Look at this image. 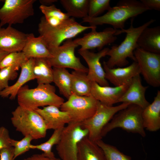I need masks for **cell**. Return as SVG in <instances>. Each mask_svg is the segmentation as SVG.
<instances>
[{
    "label": "cell",
    "instance_id": "836d02e7",
    "mask_svg": "<svg viewBox=\"0 0 160 160\" xmlns=\"http://www.w3.org/2000/svg\"><path fill=\"white\" fill-rule=\"evenodd\" d=\"M33 140L32 137L29 135L25 136L20 140L10 139V142L11 145L14 148V160L31 149V142Z\"/></svg>",
    "mask_w": 160,
    "mask_h": 160
},
{
    "label": "cell",
    "instance_id": "ffe728a7",
    "mask_svg": "<svg viewBox=\"0 0 160 160\" xmlns=\"http://www.w3.org/2000/svg\"><path fill=\"white\" fill-rule=\"evenodd\" d=\"M34 62V58H30L22 65L20 73L17 80L13 84L0 91V97L3 98L9 97L10 99H14L19 90L24 84L36 79L33 71Z\"/></svg>",
    "mask_w": 160,
    "mask_h": 160
},
{
    "label": "cell",
    "instance_id": "60d3db41",
    "mask_svg": "<svg viewBox=\"0 0 160 160\" xmlns=\"http://www.w3.org/2000/svg\"><path fill=\"white\" fill-rule=\"evenodd\" d=\"M9 53L0 49V64L4 58Z\"/></svg>",
    "mask_w": 160,
    "mask_h": 160
},
{
    "label": "cell",
    "instance_id": "484cf974",
    "mask_svg": "<svg viewBox=\"0 0 160 160\" xmlns=\"http://www.w3.org/2000/svg\"><path fill=\"white\" fill-rule=\"evenodd\" d=\"M87 73L74 71L71 73L72 94L80 96L91 95L92 81L88 78Z\"/></svg>",
    "mask_w": 160,
    "mask_h": 160
},
{
    "label": "cell",
    "instance_id": "d6986e66",
    "mask_svg": "<svg viewBox=\"0 0 160 160\" xmlns=\"http://www.w3.org/2000/svg\"><path fill=\"white\" fill-rule=\"evenodd\" d=\"M59 108L55 106L49 105L35 110L43 118L47 130H55L63 128L65 124L71 122L69 114Z\"/></svg>",
    "mask_w": 160,
    "mask_h": 160
},
{
    "label": "cell",
    "instance_id": "d6a6232c",
    "mask_svg": "<svg viewBox=\"0 0 160 160\" xmlns=\"http://www.w3.org/2000/svg\"><path fill=\"white\" fill-rule=\"evenodd\" d=\"M110 0H89L88 16L95 17L111 7Z\"/></svg>",
    "mask_w": 160,
    "mask_h": 160
},
{
    "label": "cell",
    "instance_id": "7402d4cb",
    "mask_svg": "<svg viewBox=\"0 0 160 160\" xmlns=\"http://www.w3.org/2000/svg\"><path fill=\"white\" fill-rule=\"evenodd\" d=\"M22 51L28 59L52 57L42 37L39 36L36 37L32 33L28 34Z\"/></svg>",
    "mask_w": 160,
    "mask_h": 160
},
{
    "label": "cell",
    "instance_id": "e575fe53",
    "mask_svg": "<svg viewBox=\"0 0 160 160\" xmlns=\"http://www.w3.org/2000/svg\"><path fill=\"white\" fill-rule=\"evenodd\" d=\"M20 67L11 66L0 69V91L9 86V81L15 79Z\"/></svg>",
    "mask_w": 160,
    "mask_h": 160
},
{
    "label": "cell",
    "instance_id": "1f68e13d",
    "mask_svg": "<svg viewBox=\"0 0 160 160\" xmlns=\"http://www.w3.org/2000/svg\"><path fill=\"white\" fill-rule=\"evenodd\" d=\"M28 59L22 51L9 53L1 62L0 69L11 66L20 68L22 65Z\"/></svg>",
    "mask_w": 160,
    "mask_h": 160
},
{
    "label": "cell",
    "instance_id": "8992f818",
    "mask_svg": "<svg viewBox=\"0 0 160 160\" xmlns=\"http://www.w3.org/2000/svg\"><path fill=\"white\" fill-rule=\"evenodd\" d=\"M143 110L137 105L130 104L118 112L103 129L102 137L113 129L118 128L128 132L138 134L145 137L146 133L142 116Z\"/></svg>",
    "mask_w": 160,
    "mask_h": 160
},
{
    "label": "cell",
    "instance_id": "277c9868",
    "mask_svg": "<svg viewBox=\"0 0 160 160\" xmlns=\"http://www.w3.org/2000/svg\"><path fill=\"white\" fill-rule=\"evenodd\" d=\"M97 26H84L70 17L55 26L50 25L44 17H41L38 25V31L48 48L57 47L65 40L74 37L82 32Z\"/></svg>",
    "mask_w": 160,
    "mask_h": 160
},
{
    "label": "cell",
    "instance_id": "4316f807",
    "mask_svg": "<svg viewBox=\"0 0 160 160\" xmlns=\"http://www.w3.org/2000/svg\"><path fill=\"white\" fill-rule=\"evenodd\" d=\"M53 82L61 94L68 99L72 94L71 74L65 68L53 67Z\"/></svg>",
    "mask_w": 160,
    "mask_h": 160
},
{
    "label": "cell",
    "instance_id": "4dcf8cb0",
    "mask_svg": "<svg viewBox=\"0 0 160 160\" xmlns=\"http://www.w3.org/2000/svg\"><path fill=\"white\" fill-rule=\"evenodd\" d=\"M96 143L103 151L107 160H132L130 156L124 154L115 146L105 143L102 139Z\"/></svg>",
    "mask_w": 160,
    "mask_h": 160
},
{
    "label": "cell",
    "instance_id": "ab89813d",
    "mask_svg": "<svg viewBox=\"0 0 160 160\" xmlns=\"http://www.w3.org/2000/svg\"><path fill=\"white\" fill-rule=\"evenodd\" d=\"M57 1L56 0H40L39 2L42 5L49 6L53 4V3Z\"/></svg>",
    "mask_w": 160,
    "mask_h": 160
},
{
    "label": "cell",
    "instance_id": "7c38bea8",
    "mask_svg": "<svg viewBox=\"0 0 160 160\" xmlns=\"http://www.w3.org/2000/svg\"><path fill=\"white\" fill-rule=\"evenodd\" d=\"M134 54L140 73L146 82L153 87L160 86V54L137 48Z\"/></svg>",
    "mask_w": 160,
    "mask_h": 160
},
{
    "label": "cell",
    "instance_id": "6da1fadb",
    "mask_svg": "<svg viewBox=\"0 0 160 160\" xmlns=\"http://www.w3.org/2000/svg\"><path fill=\"white\" fill-rule=\"evenodd\" d=\"M150 10L140 1L136 0H122L111 7L103 15L95 17L88 16L82 19L83 22L96 26L104 24L111 25L116 30L124 28L126 21Z\"/></svg>",
    "mask_w": 160,
    "mask_h": 160
},
{
    "label": "cell",
    "instance_id": "52a82bcc",
    "mask_svg": "<svg viewBox=\"0 0 160 160\" xmlns=\"http://www.w3.org/2000/svg\"><path fill=\"white\" fill-rule=\"evenodd\" d=\"M88 131L81 123L71 122L65 127L56 150L61 160H78V146L79 142L88 136Z\"/></svg>",
    "mask_w": 160,
    "mask_h": 160
},
{
    "label": "cell",
    "instance_id": "44dd1931",
    "mask_svg": "<svg viewBox=\"0 0 160 160\" xmlns=\"http://www.w3.org/2000/svg\"><path fill=\"white\" fill-rule=\"evenodd\" d=\"M142 116L144 128L151 132L160 128V91L158 90L153 101L143 110Z\"/></svg>",
    "mask_w": 160,
    "mask_h": 160
},
{
    "label": "cell",
    "instance_id": "8d00e7d4",
    "mask_svg": "<svg viewBox=\"0 0 160 160\" xmlns=\"http://www.w3.org/2000/svg\"><path fill=\"white\" fill-rule=\"evenodd\" d=\"M14 148L12 146L0 150V160H14Z\"/></svg>",
    "mask_w": 160,
    "mask_h": 160
},
{
    "label": "cell",
    "instance_id": "f1b7e54d",
    "mask_svg": "<svg viewBox=\"0 0 160 160\" xmlns=\"http://www.w3.org/2000/svg\"><path fill=\"white\" fill-rule=\"evenodd\" d=\"M39 8L47 23L53 26L58 25L70 17L53 4L49 6L41 5Z\"/></svg>",
    "mask_w": 160,
    "mask_h": 160
},
{
    "label": "cell",
    "instance_id": "f35d334b",
    "mask_svg": "<svg viewBox=\"0 0 160 160\" xmlns=\"http://www.w3.org/2000/svg\"><path fill=\"white\" fill-rule=\"evenodd\" d=\"M23 160H61L60 158L56 157L50 158L44 155L43 153L36 154L25 158Z\"/></svg>",
    "mask_w": 160,
    "mask_h": 160
},
{
    "label": "cell",
    "instance_id": "603a6c76",
    "mask_svg": "<svg viewBox=\"0 0 160 160\" xmlns=\"http://www.w3.org/2000/svg\"><path fill=\"white\" fill-rule=\"evenodd\" d=\"M137 44L138 48L160 54V26L145 28L139 36Z\"/></svg>",
    "mask_w": 160,
    "mask_h": 160
},
{
    "label": "cell",
    "instance_id": "d4e9b609",
    "mask_svg": "<svg viewBox=\"0 0 160 160\" xmlns=\"http://www.w3.org/2000/svg\"><path fill=\"white\" fill-rule=\"evenodd\" d=\"M52 67L47 58H34L33 71L38 84H50L53 82Z\"/></svg>",
    "mask_w": 160,
    "mask_h": 160
},
{
    "label": "cell",
    "instance_id": "5b68a950",
    "mask_svg": "<svg viewBox=\"0 0 160 160\" xmlns=\"http://www.w3.org/2000/svg\"><path fill=\"white\" fill-rule=\"evenodd\" d=\"M11 121L16 130L33 140L45 137L47 129L41 116L35 110L18 105L12 113Z\"/></svg>",
    "mask_w": 160,
    "mask_h": 160
},
{
    "label": "cell",
    "instance_id": "cb8c5ba5",
    "mask_svg": "<svg viewBox=\"0 0 160 160\" xmlns=\"http://www.w3.org/2000/svg\"><path fill=\"white\" fill-rule=\"evenodd\" d=\"M78 157V160H107L101 148L88 136L79 143Z\"/></svg>",
    "mask_w": 160,
    "mask_h": 160
},
{
    "label": "cell",
    "instance_id": "83f0119b",
    "mask_svg": "<svg viewBox=\"0 0 160 160\" xmlns=\"http://www.w3.org/2000/svg\"><path fill=\"white\" fill-rule=\"evenodd\" d=\"M60 2L70 17L83 19L88 16L89 0H61Z\"/></svg>",
    "mask_w": 160,
    "mask_h": 160
},
{
    "label": "cell",
    "instance_id": "74e56055",
    "mask_svg": "<svg viewBox=\"0 0 160 160\" xmlns=\"http://www.w3.org/2000/svg\"><path fill=\"white\" fill-rule=\"evenodd\" d=\"M140 1L150 10H160V0H140Z\"/></svg>",
    "mask_w": 160,
    "mask_h": 160
},
{
    "label": "cell",
    "instance_id": "b9f144b4",
    "mask_svg": "<svg viewBox=\"0 0 160 160\" xmlns=\"http://www.w3.org/2000/svg\"><path fill=\"white\" fill-rule=\"evenodd\" d=\"M1 1V0H0V1Z\"/></svg>",
    "mask_w": 160,
    "mask_h": 160
},
{
    "label": "cell",
    "instance_id": "30bf717a",
    "mask_svg": "<svg viewBox=\"0 0 160 160\" xmlns=\"http://www.w3.org/2000/svg\"><path fill=\"white\" fill-rule=\"evenodd\" d=\"M98 101L91 95L80 96L72 94L61 106L60 110L69 114L71 122L81 123L94 115Z\"/></svg>",
    "mask_w": 160,
    "mask_h": 160
},
{
    "label": "cell",
    "instance_id": "ac0fdd59",
    "mask_svg": "<svg viewBox=\"0 0 160 160\" xmlns=\"http://www.w3.org/2000/svg\"><path fill=\"white\" fill-rule=\"evenodd\" d=\"M148 86L143 85L140 74L134 77L126 91L119 99L118 103H125L137 105L143 109L150 103L145 97Z\"/></svg>",
    "mask_w": 160,
    "mask_h": 160
},
{
    "label": "cell",
    "instance_id": "ba28073f",
    "mask_svg": "<svg viewBox=\"0 0 160 160\" xmlns=\"http://www.w3.org/2000/svg\"><path fill=\"white\" fill-rule=\"evenodd\" d=\"M130 104L123 103L116 106H109L98 101L96 110L94 115L81 123L83 128L88 131V137L96 142L102 139V131L114 115Z\"/></svg>",
    "mask_w": 160,
    "mask_h": 160
},
{
    "label": "cell",
    "instance_id": "4fadbf2b",
    "mask_svg": "<svg viewBox=\"0 0 160 160\" xmlns=\"http://www.w3.org/2000/svg\"><path fill=\"white\" fill-rule=\"evenodd\" d=\"M97 27L91 29V31L84 34L81 38L76 39L74 42L80 49L88 50L97 48L99 51L105 45L113 43L117 39L116 33L118 30L113 28H107L103 31L97 32Z\"/></svg>",
    "mask_w": 160,
    "mask_h": 160
},
{
    "label": "cell",
    "instance_id": "e0dca14e",
    "mask_svg": "<svg viewBox=\"0 0 160 160\" xmlns=\"http://www.w3.org/2000/svg\"><path fill=\"white\" fill-rule=\"evenodd\" d=\"M103 65L106 79L115 86H121L130 82L134 77L140 73L136 61H134L129 65L125 67L110 68L107 66L105 61L103 62Z\"/></svg>",
    "mask_w": 160,
    "mask_h": 160
},
{
    "label": "cell",
    "instance_id": "2e32d148",
    "mask_svg": "<svg viewBox=\"0 0 160 160\" xmlns=\"http://www.w3.org/2000/svg\"><path fill=\"white\" fill-rule=\"evenodd\" d=\"M28 34L9 26L0 27V49L9 53L22 51Z\"/></svg>",
    "mask_w": 160,
    "mask_h": 160
},
{
    "label": "cell",
    "instance_id": "d590c367",
    "mask_svg": "<svg viewBox=\"0 0 160 160\" xmlns=\"http://www.w3.org/2000/svg\"><path fill=\"white\" fill-rule=\"evenodd\" d=\"M8 130L4 127H0V150L1 149L11 146Z\"/></svg>",
    "mask_w": 160,
    "mask_h": 160
},
{
    "label": "cell",
    "instance_id": "f546056e",
    "mask_svg": "<svg viewBox=\"0 0 160 160\" xmlns=\"http://www.w3.org/2000/svg\"><path fill=\"white\" fill-rule=\"evenodd\" d=\"M63 128L55 130L46 142L37 145L31 144V149H36L42 151L43 153L45 156L54 158L55 156L52 151V148L55 145H57L59 143L60 138Z\"/></svg>",
    "mask_w": 160,
    "mask_h": 160
},
{
    "label": "cell",
    "instance_id": "9a60e30c",
    "mask_svg": "<svg viewBox=\"0 0 160 160\" xmlns=\"http://www.w3.org/2000/svg\"><path fill=\"white\" fill-rule=\"evenodd\" d=\"M130 82L123 85L111 87L102 86L92 81L91 95L97 101L109 106L118 103L126 91Z\"/></svg>",
    "mask_w": 160,
    "mask_h": 160
},
{
    "label": "cell",
    "instance_id": "5bb4252c",
    "mask_svg": "<svg viewBox=\"0 0 160 160\" xmlns=\"http://www.w3.org/2000/svg\"><path fill=\"white\" fill-rule=\"evenodd\" d=\"M109 49L105 48L96 53L80 48L78 50V53L88 65V71L87 75L88 79L102 86H109L108 81L105 78L104 71L100 62L101 58L106 55Z\"/></svg>",
    "mask_w": 160,
    "mask_h": 160
},
{
    "label": "cell",
    "instance_id": "8fae6325",
    "mask_svg": "<svg viewBox=\"0 0 160 160\" xmlns=\"http://www.w3.org/2000/svg\"><path fill=\"white\" fill-rule=\"evenodd\" d=\"M36 0H5L0 8V27L23 23L34 14Z\"/></svg>",
    "mask_w": 160,
    "mask_h": 160
},
{
    "label": "cell",
    "instance_id": "9c48e42d",
    "mask_svg": "<svg viewBox=\"0 0 160 160\" xmlns=\"http://www.w3.org/2000/svg\"><path fill=\"white\" fill-rule=\"evenodd\" d=\"M78 46L73 40L69 39L66 40L61 46L48 47L52 56L47 58L51 66L68 68L87 73L88 68L81 63L80 58L75 54V49Z\"/></svg>",
    "mask_w": 160,
    "mask_h": 160
},
{
    "label": "cell",
    "instance_id": "7a4b0ae2",
    "mask_svg": "<svg viewBox=\"0 0 160 160\" xmlns=\"http://www.w3.org/2000/svg\"><path fill=\"white\" fill-rule=\"evenodd\" d=\"M134 19V18L131 19L130 25L128 29L117 30L116 35L125 33L126 36L120 44L113 45L109 48L106 55L110 57L105 62L108 67L112 68L115 66L122 67L126 65L129 63L128 58L136 61L134 52L138 48V38L143 30L154 23L155 20L151 19L141 25L135 28L133 26Z\"/></svg>",
    "mask_w": 160,
    "mask_h": 160
},
{
    "label": "cell",
    "instance_id": "3957f363",
    "mask_svg": "<svg viewBox=\"0 0 160 160\" xmlns=\"http://www.w3.org/2000/svg\"><path fill=\"white\" fill-rule=\"evenodd\" d=\"M55 87L50 84H38L34 88L23 86L17 95V102L21 107L35 110L41 107L53 105L60 108L64 99L55 93Z\"/></svg>",
    "mask_w": 160,
    "mask_h": 160
}]
</instances>
